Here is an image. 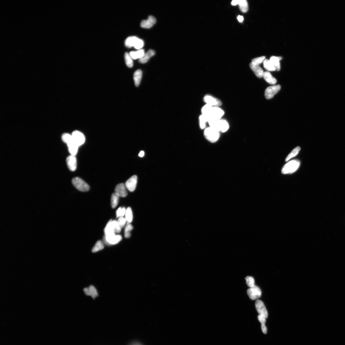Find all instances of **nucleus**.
I'll use <instances>...</instances> for the list:
<instances>
[{
  "label": "nucleus",
  "instance_id": "72a5a7b5",
  "mask_svg": "<svg viewBox=\"0 0 345 345\" xmlns=\"http://www.w3.org/2000/svg\"><path fill=\"white\" fill-rule=\"evenodd\" d=\"M124 57L127 66L130 68L132 67L133 65L132 59L129 53H125Z\"/></svg>",
  "mask_w": 345,
  "mask_h": 345
},
{
  "label": "nucleus",
  "instance_id": "9b49d317",
  "mask_svg": "<svg viewBox=\"0 0 345 345\" xmlns=\"http://www.w3.org/2000/svg\"><path fill=\"white\" fill-rule=\"evenodd\" d=\"M255 307L259 315L266 318L268 317V313L262 301L257 300L255 302Z\"/></svg>",
  "mask_w": 345,
  "mask_h": 345
},
{
  "label": "nucleus",
  "instance_id": "c03bdc74",
  "mask_svg": "<svg viewBox=\"0 0 345 345\" xmlns=\"http://www.w3.org/2000/svg\"><path fill=\"white\" fill-rule=\"evenodd\" d=\"M237 18L239 22H242L243 20V17L242 16L239 15Z\"/></svg>",
  "mask_w": 345,
  "mask_h": 345
},
{
  "label": "nucleus",
  "instance_id": "2eb2a0df",
  "mask_svg": "<svg viewBox=\"0 0 345 345\" xmlns=\"http://www.w3.org/2000/svg\"><path fill=\"white\" fill-rule=\"evenodd\" d=\"M66 162L69 169L71 171H75L77 167V160L75 156L70 155L66 159Z\"/></svg>",
  "mask_w": 345,
  "mask_h": 345
},
{
  "label": "nucleus",
  "instance_id": "1a4fd4ad",
  "mask_svg": "<svg viewBox=\"0 0 345 345\" xmlns=\"http://www.w3.org/2000/svg\"><path fill=\"white\" fill-rule=\"evenodd\" d=\"M281 87L280 85H275L267 87L265 91V95L267 99H272L280 90Z\"/></svg>",
  "mask_w": 345,
  "mask_h": 345
},
{
  "label": "nucleus",
  "instance_id": "c85d7f7f",
  "mask_svg": "<svg viewBox=\"0 0 345 345\" xmlns=\"http://www.w3.org/2000/svg\"><path fill=\"white\" fill-rule=\"evenodd\" d=\"M119 196L115 193H113L111 197V206L112 209H115L118 204Z\"/></svg>",
  "mask_w": 345,
  "mask_h": 345
},
{
  "label": "nucleus",
  "instance_id": "aec40b11",
  "mask_svg": "<svg viewBox=\"0 0 345 345\" xmlns=\"http://www.w3.org/2000/svg\"><path fill=\"white\" fill-rule=\"evenodd\" d=\"M229 128V123L225 120L221 119L219 120V132L224 133L227 131Z\"/></svg>",
  "mask_w": 345,
  "mask_h": 345
},
{
  "label": "nucleus",
  "instance_id": "4c0bfd02",
  "mask_svg": "<svg viewBox=\"0 0 345 345\" xmlns=\"http://www.w3.org/2000/svg\"><path fill=\"white\" fill-rule=\"evenodd\" d=\"M265 59V57L264 56L255 58L253 59L252 63L255 65H259Z\"/></svg>",
  "mask_w": 345,
  "mask_h": 345
},
{
  "label": "nucleus",
  "instance_id": "0eeeda50",
  "mask_svg": "<svg viewBox=\"0 0 345 345\" xmlns=\"http://www.w3.org/2000/svg\"><path fill=\"white\" fill-rule=\"evenodd\" d=\"M247 294L250 298L253 300L259 299L261 295V291L260 288L255 285L253 287L250 288L247 290Z\"/></svg>",
  "mask_w": 345,
  "mask_h": 345
},
{
  "label": "nucleus",
  "instance_id": "c9c22d12",
  "mask_svg": "<svg viewBox=\"0 0 345 345\" xmlns=\"http://www.w3.org/2000/svg\"><path fill=\"white\" fill-rule=\"evenodd\" d=\"M126 209L125 207L119 208L116 212L117 218L123 217L126 215Z\"/></svg>",
  "mask_w": 345,
  "mask_h": 345
},
{
  "label": "nucleus",
  "instance_id": "a878e982",
  "mask_svg": "<svg viewBox=\"0 0 345 345\" xmlns=\"http://www.w3.org/2000/svg\"><path fill=\"white\" fill-rule=\"evenodd\" d=\"M239 9L243 13H246L248 10V6L246 0H239Z\"/></svg>",
  "mask_w": 345,
  "mask_h": 345
},
{
  "label": "nucleus",
  "instance_id": "a211bd4d",
  "mask_svg": "<svg viewBox=\"0 0 345 345\" xmlns=\"http://www.w3.org/2000/svg\"><path fill=\"white\" fill-rule=\"evenodd\" d=\"M67 145L71 155L75 156L78 152L79 146L75 143L73 140Z\"/></svg>",
  "mask_w": 345,
  "mask_h": 345
},
{
  "label": "nucleus",
  "instance_id": "f3484780",
  "mask_svg": "<svg viewBox=\"0 0 345 345\" xmlns=\"http://www.w3.org/2000/svg\"><path fill=\"white\" fill-rule=\"evenodd\" d=\"M84 291L86 295L91 296L93 299L95 298L98 296L97 289L92 285H91L89 287L85 288Z\"/></svg>",
  "mask_w": 345,
  "mask_h": 345
},
{
  "label": "nucleus",
  "instance_id": "2f4dec72",
  "mask_svg": "<svg viewBox=\"0 0 345 345\" xmlns=\"http://www.w3.org/2000/svg\"><path fill=\"white\" fill-rule=\"evenodd\" d=\"M199 119L200 128L202 129H205L206 123L208 122V119L204 116L201 115L199 116Z\"/></svg>",
  "mask_w": 345,
  "mask_h": 345
},
{
  "label": "nucleus",
  "instance_id": "58836bf2",
  "mask_svg": "<svg viewBox=\"0 0 345 345\" xmlns=\"http://www.w3.org/2000/svg\"><path fill=\"white\" fill-rule=\"evenodd\" d=\"M117 221L122 229L123 228L124 226L126 225V223L127 222L126 218H124L123 217H121L118 218Z\"/></svg>",
  "mask_w": 345,
  "mask_h": 345
},
{
  "label": "nucleus",
  "instance_id": "dca6fc26",
  "mask_svg": "<svg viewBox=\"0 0 345 345\" xmlns=\"http://www.w3.org/2000/svg\"><path fill=\"white\" fill-rule=\"evenodd\" d=\"M250 66L258 78H261L263 77L264 73L263 70L259 65H255L251 62L250 64Z\"/></svg>",
  "mask_w": 345,
  "mask_h": 345
},
{
  "label": "nucleus",
  "instance_id": "c756f323",
  "mask_svg": "<svg viewBox=\"0 0 345 345\" xmlns=\"http://www.w3.org/2000/svg\"><path fill=\"white\" fill-rule=\"evenodd\" d=\"M301 149L300 147L299 146H297L288 155V156L285 159V162H287L290 159L296 156L298 154L300 151Z\"/></svg>",
  "mask_w": 345,
  "mask_h": 345
},
{
  "label": "nucleus",
  "instance_id": "39448f33",
  "mask_svg": "<svg viewBox=\"0 0 345 345\" xmlns=\"http://www.w3.org/2000/svg\"><path fill=\"white\" fill-rule=\"evenodd\" d=\"M224 114V111L219 108V107H212L208 116L209 121L210 119L217 120L221 119Z\"/></svg>",
  "mask_w": 345,
  "mask_h": 345
},
{
  "label": "nucleus",
  "instance_id": "cd10ccee",
  "mask_svg": "<svg viewBox=\"0 0 345 345\" xmlns=\"http://www.w3.org/2000/svg\"><path fill=\"white\" fill-rule=\"evenodd\" d=\"M104 248V245L103 242L101 241H98L92 249V253H95L102 250Z\"/></svg>",
  "mask_w": 345,
  "mask_h": 345
},
{
  "label": "nucleus",
  "instance_id": "a18cd8bd",
  "mask_svg": "<svg viewBox=\"0 0 345 345\" xmlns=\"http://www.w3.org/2000/svg\"><path fill=\"white\" fill-rule=\"evenodd\" d=\"M145 155V152L144 151H141L139 154V156L141 157H143Z\"/></svg>",
  "mask_w": 345,
  "mask_h": 345
},
{
  "label": "nucleus",
  "instance_id": "9d476101",
  "mask_svg": "<svg viewBox=\"0 0 345 345\" xmlns=\"http://www.w3.org/2000/svg\"><path fill=\"white\" fill-rule=\"evenodd\" d=\"M72 136L74 141L79 147L84 144L85 137L82 132L78 131H75L72 133Z\"/></svg>",
  "mask_w": 345,
  "mask_h": 345
},
{
  "label": "nucleus",
  "instance_id": "423d86ee",
  "mask_svg": "<svg viewBox=\"0 0 345 345\" xmlns=\"http://www.w3.org/2000/svg\"><path fill=\"white\" fill-rule=\"evenodd\" d=\"M122 239V236L120 235H116L114 234L109 235L105 236L104 241L107 245H114L120 242Z\"/></svg>",
  "mask_w": 345,
  "mask_h": 345
},
{
  "label": "nucleus",
  "instance_id": "7ed1b4c3",
  "mask_svg": "<svg viewBox=\"0 0 345 345\" xmlns=\"http://www.w3.org/2000/svg\"><path fill=\"white\" fill-rule=\"evenodd\" d=\"M206 139L212 142H215L219 139V132L210 127L206 128L204 132Z\"/></svg>",
  "mask_w": 345,
  "mask_h": 345
},
{
  "label": "nucleus",
  "instance_id": "7c9ffc66",
  "mask_svg": "<svg viewBox=\"0 0 345 345\" xmlns=\"http://www.w3.org/2000/svg\"><path fill=\"white\" fill-rule=\"evenodd\" d=\"M133 229V227L132 225L130 223H128L124 230V236L126 238H129L130 237V232Z\"/></svg>",
  "mask_w": 345,
  "mask_h": 345
},
{
  "label": "nucleus",
  "instance_id": "393cba45",
  "mask_svg": "<svg viewBox=\"0 0 345 345\" xmlns=\"http://www.w3.org/2000/svg\"><path fill=\"white\" fill-rule=\"evenodd\" d=\"M281 58L280 57L275 56H272L270 58V60L274 65L276 70L277 71H279L280 69V61L281 60Z\"/></svg>",
  "mask_w": 345,
  "mask_h": 345
},
{
  "label": "nucleus",
  "instance_id": "e433bc0d",
  "mask_svg": "<svg viewBox=\"0 0 345 345\" xmlns=\"http://www.w3.org/2000/svg\"><path fill=\"white\" fill-rule=\"evenodd\" d=\"M245 279L246 284L250 288L253 287L255 285V280L253 277L248 276Z\"/></svg>",
  "mask_w": 345,
  "mask_h": 345
},
{
  "label": "nucleus",
  "instance_id": "ea45409f",
  "mask_svg": "<svg viewBox=\"0 0 345 345\" xmlns=\"http://www.w3.org/2000/svg\"><path fill=\"white\" fill-rule=\"evenodd\" d=\"M266 319L264 317L260 315L258 316V319L261 324H265L266 322Z\"/></svg>",
  "mask_w": 345,
  "mask_h": 345
},
{
  "label": "nucleus",
  "instance_id": "412c9836",
  "mask_svg": "<svg viewBox=\"0 0 345 345\" xmlns=\"http://www.w3.org/2000/svg\"><path fill=\"white\" fill-rule=\"evenodd\" d=\"M263 77L265 80L270 85H275L277 82L276 79L269 71L264 72Z\"/></svg>",
  "mask_w": 345,
  "mask_h": 345
},
{
  "label": "nucleus",
  "instance_id": "20e7f679",
  "mask_svg": "<svg viewBox=\"0 0 345 345\" xmlns=\"http://www.w3.org/2000/svg\"><path fill=\"white\" fill-rule=\"evenodd\" d=\"M72 183L75 187L80 191L86 192L90 189V187L88 184L79 177L73 178Z\"/></svg>",
  "mask_w": 345,
  "mask_h": 345
},
{
  "label": "nucleus",
  "instance_id": "b1692460",
  "mask_svg": "<svg viewBox=\"0 0 345 345\" xmlns=\"http://www.w3.org/2000/svg\"><path fill=\"white\" fill-rule=\"evenodd\" d=\"M263 65L264 68L267 71H273L276 70V69L274 65L270 60L265 59L263 62Z\"/></svg>",
  "mask_w": 345,
  "mask_h": 345
},
{
  "label": "nucleus",
  "instance_id": "bb28decb",
  "mask_svg": "<svg viewBox=\"0 0 345 345\" xmlns=\"http://www.w3.org/2000/svg\"><path fill=\"white\" fill-rule=\"evenodd\" d=\"M110 223L111 228L115 233H120L122 228L118 223L117 221L110 220Z\"/></svg>",
  "mask_w": 345,
  "mask_h": 345
},
{
  "label": "nucleus",
  "instance_id": "4be33fe9",
  "mask_svg": "<svg viewBox=\"0 0 345 345\" xmlns=\"http://www.w3.org/2000/svg\"><path fill=\"white\" fill-rule=\"evenodd\" d=\"M142 76V71L139 69L136 71L134 74V80L135 85L136 87L138 86L140 84Z\"/></svg>",
  "mask_w": 345,
  "mask_h": 345
},
{
  "label": "nucleus",
  "instance_id": "4468645a",
  "mask_svg": "<svg viewBox=\"0 0 345 345\" xmlns=\"http://www.w3.org/2000/svg\"><path fill=\"white\" fill-rule=\"evenodd\" d=\"M156 22V20L155 18L150 15L149 16L148 19L142 21L141 26L144 28H150L153 26Z\"/></svg>",
  "mask_w": 345,
  "mask_h": 345
},
{
  "label": "nucleus",
  "instance_id": "f704fd0d",
  "mask_svg": "<svg viewBox=\"0 0 345 345\" xmlns=\"http://www.w3.org/2000/svg\"><path fill=\"white\" fill-rule=\"evenodd\" d=\"M62 141L67 144L73 141L72 135L67 133L63 134L62 135Z\"/></svg>",
  "mask_w": 345,
  "mask_h": 345
},
{
  "label": "nucleus",
  "instance_id": "a19ab883",
  "mask_svg": "<svg viewBox=\"0 0 345 345\" xmlns=\"http://www.w3.org/2000/svg\"><path fill=\"white\" fill-rule=\"evenodd\" d=\"M261 329L264 334H266L267 333V328L265 324H261Z\"/></svg>",
  "mask_w": 345,
  "mask_h": 345
},
{
  "label": "nucleus",
  "instance_id": "ddd939ff",
  "mask_svg": "<svg viewBox=\"0 0 345 345\" xmlns=\"http://www.w3.org/2000/svg\"><path fill=\"white\" fill-rule=\"evenodd\" d=\"M127 189L125 184L123 183H119L116 186L115 193L120 197H125L128 194Z\"/></svg>",
  "mask_w": 345,
  "mask_h": 345
},
{
  "label": "nucleus",
  "instance_id": "6e6552de",
  "mask_svg": "<svg viewBox=\"0 0 345 345\" xmlns=\"http://www.w3.org/2000/svg\"><path fill=\"white\" fill-rule=\"evenodd\" d=\"M203 100L206 104L213 107H219L222 103L221 100L210 95H206L203 98Z\"/></svg>",
  "mask_w": 345,
  "mask_h": 345
},
{
  "label": "nucleus",
  "instance_id": "6ab92c4d",
  "mask_svg": "<svg viewBox=\"0 0 345 345\" xmlns=\"http://www.w3.org/2000/svg\"><path fill=\"white\" fill-rule=\"evenodd\" d=\"M156 54V52L152 50H149L145 53L142 57L139 59V62L141 63L147 62L150 59Z\"/></svg>",
  "mask_w": 345,
  "mask_h": 345
},
{
  "label": "nucleus",
  "instance_id": "79ce46f5",
  "mask_svg": "<svg viewBox=\"0 0 345 345\" xmlns=\"http://www.w3.org/2000/svg\"><path fill=\"white\" fill-rule=\"evenodd\" d=\"M128 345H142L140 343L136 341H134L130 343Z\"/></svg>",
  "mask_w": 345,
  "mask_h": 345
},
{
  "label": "nucleus",
  "instance_id": "5701e85b",
  "mask_svg": "<svg viewBox=\"0 0 345 345\" xmlns=\"http://www.w3.org/2000/svg\"><path fill=\"white\" fill-rule=\"evenodd\" d=\"M145 53V51L143 49H140L136 52H131L129 53V55L132 58L134 59L141 58Z\"/></svg>",
  "mask_w": 345,
  "mask_h": 345
},
{
  "label": "nucleus",
  "instance_id": "f257e3e1",
  "mask_svg": "<svg viewBox=\"0 0 345 345\" xmlns=\"http://www.w3.org/2000/svg\"><path fill=\"white\" fill-rule=\"evenodd\" d=\"M300 164V162L298 160H291L283 166L282 170V173L286 174L293 173L299 169Z\"/></svg>",
  "mask_w": 345,
  "mask_h": 345
},
{
  "label": "nucleus",
  "instance_id": "f03ea898",
  "mask_svg": "<svg viewBox=\"0 0 345 345\" xmlns=\"http://www.w3.org/2000/svg\"><path fill=\"white\" fill-rule=\"evenodd\" d=\"M125 45L128 48L134 47L137 49L142 48L144 45V41L136 37H128L126 40Z\"/></svg>",
  "mask_w": 345,
  "mask_h": 345
},
{
  "label": "nucleus",
  "instance_id": "f8f14e48",
  "mask_svg": "<svg viewBox=\"0 0 345 345\" xmlns=\"http://www.w3.org/2000/svg\"><path fill=\"white\" fill-rule=\"evenodd\" d=\"M137 181V176L136 175L133 176L127 181L125 185L129 191L133 192L136 189Z\"/></svg>",
  "mask_w": 345,
  "mask_h": 345
},
{
  "label": "nucleus",
  "instance_id": "473e14b6",
  "mask_svg": "<svg viewBox=\"0 0 345 345\" xmlns=\"http://www.w3.org/2000/svg\"><path fill=\"white\" fill-rule=\"evenodd\" d=\"M126 218L128 223H131L133 220V216L131 208L128 207L126 209Z\"/></svg>",
  "mask_w": 345,
  "mask_h": 345
},
{
  "label": "nucleus",
  "instance_id": "37998d69",
  "mask_svg": "<svg viewBox=\"0 0 345 345\" xmlns=\"http://www.w3.org/2000/svg\"><path fill=\"white\" fill-rule=\"evenodd\" d=\"M239 0H234L231 2V4L233 5H236L239 4Z\"/></svg>",
  "mask_w": 345,
  "mask_h": 345
}]
</instances>
